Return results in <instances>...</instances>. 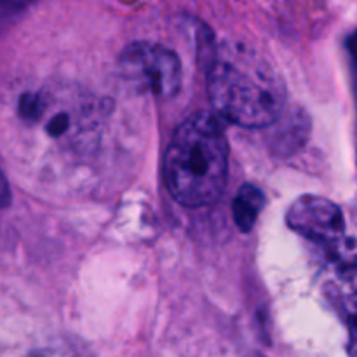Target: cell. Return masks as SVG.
Wrapping results in <instances>:
<instances>
[{"label":"cell","mask_w":357,"mask_h":357,"mask_svg":"<svg viewBox=\"0 0 357 357\" xmlns=\"http://www.w3.org/2000/svg\"><path fill=\"white\" fill-rule=\"evenodd\" d=\"M229 146L215 117L199 114L187 119L174 132L164 174L171 195L187 208L209 206L227 183Z\"/></svg>","instance_id":"6da1fadb"},{"label":"cell","mask_w":357,"mask_h":357,"mask_svg":"<svg viewBox=\"0 0 357 357\" xmlns=\"http://www.w3.org/2000/svg\"><path fill=\"white\" fill-rule=\"evenodd\" d=\"M208 94L215 110L243 128H265L286 108V91L275 73L246 58L213 56Z\"/></svg>","instance_id":"7a4b0ae2"},{"label":"cell","mask_w":357,"mask_h":357,"mask_svg":"<svg viewBox=\"0 0 357 357\" xmlns=\"http://www.w3.org/2000/svg\"><path fill=\"white\" fill-rule=\"evenodd\" d=\"M126 79L153 96L171 98L180 91L181 63L176 52L153 42H132L122 51Z\"/></svg>","instance_id":"3957f363"},{"label":"cell","mask_w":357,"mask_h":357,"mask_svg":"<svg viewBox=\"0 0 357 357\" xmlns=\"http://www.w3.org/2000/svg\"><path fill=\"white\" fill-rule=\"evenodd\" d=\"M289 229L305 239L331 250L345 237V218L333 201L319 195H302L286 215Z\"/></svg>","instance_id":"277c9868"},{"label":"cell","mask_w":357,"mask_h":357,"mask_svg":"<svg viewBox=\"0 0 357 357\" xmlns=\"http://www.w3.org/2000/svg\"><path fill=\"white\" fill-rule=\"evenodd\" d=\"M265 204V195L257 185L246 183L239 188L232 202L234 222L241 232H251Z\"/></svg>","instance_id":"5b68a950"},{"label":"cell","mask_w":357,"mask_h":357,"mask_svg":"<svg viewBox=\"0 0 357 357\" xmlns=\"http://www.w3.org/2000/svg\"><path fill=\"white\" fill-rule=\"evenodd\" d=\"M284 110L279 115V121H282V128L275 135L278 138L275 142H278V149H282V152L286 153H291L293 150L300 149L305 143L310 122L302 110H293L291 114H284Z\"/></svg>","instance_id":"8992f818"},{"label":"cell","mask_w":357,"mask_h":357,"mask_svg":"<svg viewBox=\"0 0 357 357\" xmlns=\"http://www.w3.org/2000/svg\"><path fill=\"white\" fill-rule=\"evenodd\" d=\"M330 251V258L338 271L345 275L357 274V241L356 239H344L333 246Z\"/></svg>","instance_id":"52a82bcc"},{"label":"cell","mask_w":357,"mask_h":357,"mask_svg":"<svg viewBox=\"0 0 357 357\" xmlns=\"http://www.w3.org/2000/svg\"><path fill=\"white\" fill-rule=\"evenodd\" d=\"M349 328V354L357 357V309L352 310L347 317Z\"/></svg>","instance_id":"ba28073f"},{"label":"cell","mask_w":357,"mask_h":357,"mask_svg":"<svg viewBox=\"0 0 357 357\" xmlns=\"http://www.w3.org/2000/svg\"><path fill=\"white\" fill-rule=\"evenodd\" d=\"M10 202V188L9 183H7V178L6 174L0 171V209L7 208Z\"/></svg>","instance_id":"9c48e42d"},{"label":"cell","mask_w":357,"mask_h":357,"mask_svg":"<svg viewBox=\"0 0 357 357\" xmlns=\"http://www.w3.org/2000/svg\"><path fill=\"white\" fill-rule=\"evenodd\" d=\"M347 49H349V52H351V58H352V61H354V66L357 68V30L351 35V37H349Z\"/></svg>","instance_id":"30bf717a"},{"label":"cell","mask_w":357,"mask_h":357,"mask_svg":"<svg viewBox=\"0 0 357 357\" xmlns=\"http://www.w3.org/2000/svg\"><path fill=\"white\" fill-rule=\"evenodd\" d=\"M14 7V0H0V20L13 13Z\"/></svg>","instance_id":"8fae6325"}]
</instances>
